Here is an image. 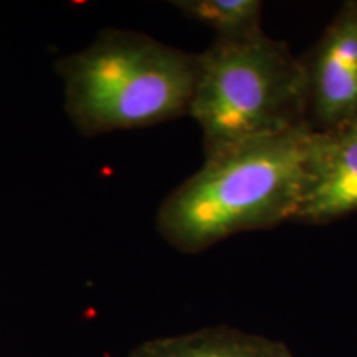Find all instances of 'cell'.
<instances>
[{"instance_id": "6da1fadb", "label": "cell", "mask_w": 357, "mask_h": 357, "mask_svg": "<svg viewBox=\"0 0 357 357\" xmlns=\"http://www.w3.org/2000/svg\"><path fill=\"white\" fill-rule=\"evenodd\" d=\"M310 134L294 129L205 158L160 204V236L178 252L199 253L231 235L294 222Z\"/></svg>"}, {"instance_id": "7a4b0ae2", "label": "cell", "mask_w": 357, "mask_h": 357, "mask_svg": "<svg viewBox=\"0 0 357 357\" xmlns=\"http://www.w3.org/2000/svg\"><path fill=\"white\" fill-rule=\"evenodd\" d=\"M65 109L83 136L147 128L189 114L199 53L149 35L102 30L56 63Z\"/></svg>"}, {"instance_id": "3957f363", "label": "cell", "mask_w": 357, "mask_h": 357, "mask_svg": "<svg viewBox=\"0 0 357 357\" xmlns=\"http://www.w3.org/2000/svg\"><path fill=\"white\" fill-rule=\"evenodd\" d=\"M189 114L202 131L204 154L307 126L306 75L301 58L265 32L217 40L199 53Z\"/></svg>"}, {"instance_id": "277c9868", "label": "cell", "mask_w": 357, "mask_h": 357, "mask_svg": "<svg viewBox=\"0 0 357 357\" xmlns=\"http://www.w3.org/2000/svg\"><path fill=\"white\" fill-rule=\"evenodd\" d=\"M301 60L311 131L328 132L357 123V0L339 7Z\"/></svg>"}, {"instance_id": "5b68a950", "label": "cell", "mask_w": 357, "mask_h": 357, "mask_svg": "<svg viewBox=\"0 0 357 357\" xmlns=\"http://www.w3.org/2000/svg\"><path fill=\"white\" fill-rule=\"evenodd\" d=\"M357 212V123L311 131L305 185L294 222L321 225Z\"/></svg>"}, {"instance_id": "8992f818", "label": "cell", "mask_w": 357, "mask_h": 357, "mask_svg": "<svg viewBox=\"0 0 357 357\" xmlns=\"http://www.w3.org/2000/svg\"><path fill=\"white\" fill-rule=\"evenodd\" d=\"M128 357H294V354L280 339L217 324L146 339L132 347Z\"/></svg>"}, {"instance_id": "52a82bcc", "label": "cell", "mask_w": 357, "mask_h": 357, "mask_svg": "<svg viewBox=\"0 0 357 357\" xmlns=\"http://www.w3.org/2000/svg\"><path fill=\"white\" fill-rule=\"evenodd\" d=\"M172 6L189 19L211 26L217 40H245L263 32L260 0H181Z\"/></svg>"}]
</instances>
